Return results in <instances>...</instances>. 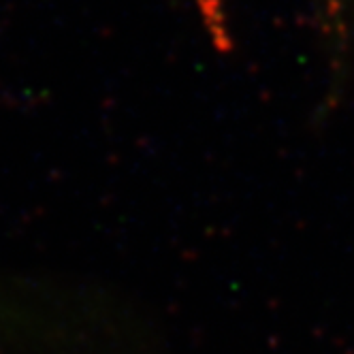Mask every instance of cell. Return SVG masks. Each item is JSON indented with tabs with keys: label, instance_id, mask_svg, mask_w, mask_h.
<instances>
[{
	"label": "cell",
	"instance_id": "obj_1",
	"mask_svg": "<svg viewBox=\"0 0 354 354\" xmlns=\"http://www.w3.org/2000/svg\"><path fill=\"white\" fill-rule=\"evenodd\" d=\"M324 5L331 11H342L348 5V0H324Z\"/></svg>",
	"mask_w": 354,
	"mask_h": 354
}]
</instances>
